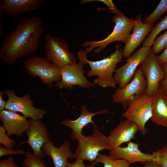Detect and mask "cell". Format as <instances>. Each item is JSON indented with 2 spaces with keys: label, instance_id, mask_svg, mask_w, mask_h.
I'll return each mask as SVG.
<instances>
[{
  "label": "cell",
  "instance_id": "6da1fadb",
  "mask_svg": "<svg viewBox=\"0 0 167 167\" xmlns=\"http://www.w3.org/2000/svg\"><path fill=\"white\" fill-rule=\"evenodd\" d=\"M43 30L42 20L38 16L20 20L2 40L1 60L6 65H12L18 59L33 53L39 46Z\"/></svg>",
  "mask_w": 167,
  "mask_h": 167
},
{
  "label": "cell",
  "instance_id": "7a4b0ae2",
  "mask_svg": "<svg viewBox=\"0 0 167 167\" xmlns=\"http://www.w3.org/2000/svg\"><path fill=\"white\" fill-rule=\"evenodd\" d=\"M120 45H115V52L107 57L96 61H92L87 59L86 53L80 49L78 51L79 58L82 59L85 63H88L90 67L87 76L89 77H97L93 80L96 85H98L102 88H114L117 84L113 75L117 66V64L121 62L123 58L122 49Z\"/></svg>",
  "mask_w": 167,
  "mask_h": 167
},
{
  "label": "cell",
  "instance_id": "3957f363",
  "mask_svg": "<svg viewBox=\"0 0 167 167\" xmlns=\"http://www.w3.org/2000/svg\"><path fill=\"white\" fill-rule=\"evenodd\" d=\"M112 20L115 25L113 31L107 37L101 41H87L81 44L82 47L88 46L84 50L87 54L90 53L93 49L94 53H98L114 42L119 41L126 44L131 31L133 29L135 19L127 18L120 11L113 16Z\"/></svg>",
  "mask_w": 167,
  "mask_h": 167
},
{
  "label": "cell",
  "instance_id": "277c9868",
  "mask_svg": "<svg viewBox=\"0 0 167 167\" xmlns=\"http://www.w3.org/2000/svg\"><path fill=\"white\" fill-rule=\"evenodd\" d=\"M93 131L90 135L83 137L78 141V145L74 153V159H79L89 162L87 167H93L94 162L100 152L104 149L111 150L108 137L101 133L95 124L93 125Z\"/></svg>",
  "mask_w": 167,
  "mask_h": 167
},
{
  "label": "cell",
  "instance_id": "5b68a950",
  "mask_svg": "<svg viewBox=\"0 0 167 167\" xmlns=\"http://www.w3.org/2000/svg\"><path fill=\"white\" fill-rule=\"evenodd\" d=\"M152 100L153 96L146 93L134 95L130 99L127 108L122 115L135 124L143 135L148 131L145 125L152 116Z\"/></svg>",
  "mask_w": 167,
  "mask_h": 167
},
{
  "label": "cell",
  "instance_id": "8992f818",
  "mask_svg": "<svg viewBox=\"0 0 167 167\" xmlns=\"http://www.w3.org/2000/svg\"><path fill=\"white\" fill-rule=\"evenodd\" d=\"M67 41L48 33L45 36L44 50L46 57L56 67L75 64L77 59L68 50Z\"/></svg>",
  "mask_w": 167,
  "mask_h": 167
},
{
  "label": "cell",
  "instance_id": "52a82bcc",
  "mask_svg": "<svg viewBox=\"0 0 167 167\" xmlns=\"http://www.w3.org/2000/svg\"><path fill=\"white\" fill-rule=\"evenodd\" d=\"M24 66L29 76L39 77L50 89L52 88L54 82L61 79L60 69L55 67L46 57H31L24 61Z\"/></svg>",
  "mask_w": 167,
  "mask_h": 167
},
{
  "label": "cell",
  "instance_id": "ba28073f",
  "mask_svg": "<svg viewBox=\"0 0 167 167\" xmlns=\"http://www.w3.org/2000/svg\"><path fill=\"white\" fill-rule=\"evenodd\" d=\"M4 91L8 97L5 109L20 113L27 118L35 120L44 118V115L46 113V110L35 107L34 101L29 93L26 94L22 97H19L15 95L14 89H5Z\"/></svg>",
  "mask_w": 167,
  "mask_h": 167
},
{
  "label": "cell",
  "instance_id": "9c48e42d",
  "mask_svg": "<svg viewBox=\"0 0 167 167\" xmlns=\"http://www.w3.org/2000/svg\"><path fill=\"white\" fill-rule=\"evenodd\" d=\"M79 59V63L68 65L60 69L61 79L55 83V87L72 90L73 86L76 85L86 89L96 85L84 76L83 68L86 63L82 59Z\"/></svg>",
  "mask_w": 167,
  "mask_h": 167
},
{
  "label": "cell",
  "instance_id": "30bf717a",
  "mask_svg": "<svg viewBox=\"0 0 167 167\" xmlns=\"http://www.w3.org/2000/svg\"><path fill=\"white\" fill-rule=\"evenodd\" d=\"M29 125L25 133L28 136L26 141H22L17 147L28 143L33 150V154L38 158L42 159L45 154L42 148L46 143L51 140L47 128L41 120L29 119Z\"/></svg>",
  "mask_w": 167,
  "mask_h": 167
},
{
  "label": "cell",
  "instance_id": "8fae6325",
  "mask_svg": "<svg viewBox=\"0 0 167 167\" xmlns=\"http://www.w3.org/2000/svg\"><path fill=\"white\" fill-rule=\"evenodd\" d=\"M147 82L140 67H138L131 81L122 88H118L111 95L112 103H120L126 110L131 98L146 93Z\"/></svg>",
  "mask_w": 167,
  "mask_h": 167
},
{
  "label": "cell",
  "instance_id": "7c38bea8",
  "mask_svg": "<svg viewBox=\"0 0 167 167\" xmlns=\"http://www.w3.org/2000/svg\"><path fill=\"white\" fill-rule=\"evenodd\" d=\"M151 51L150 47L143 46L127 59L124 65L116 70L113 77L119 88H123L131 81L138 66L142 64Z\"/></svg>",
  "mask_w": 167,
  "mask_h": 167
},
{
  "label": "cell",
  "instance_id": "4fadbf2b",
  "mask_svg": "<svg viewBox=\"0 0 167 167\" xmlns=\"http://www.w3.org/2000/svg\"><path fill=\"white\" fill-rule=\"evenodd\" d=\"M157 57L151 50L140 66L146 81V93L150 96H153L157 92L161 81L165 77Z\"/></svg>",
  "mask_w": 167,
  "mask_h": 167
},
{
  "label": "cell",
  "instance_id": "5bb4252c",
  "mask_svg": "<svg viewBox=\"0 0 167 167\" xmlns=\"http://www.w3.org/2000/svg\"><path fill=\"white\" fill-rule=\"evenodd\" d=\"M139 144L129 141L126 147H118L109 151V155L127 161L130 164L137 162L143 163L153 161L158 162L157 154L156 151L152 153L142 152L139 148Z\"/></svg>",
  "mask_w": 167,
  "mask_h": 167
},
{
  "label": "cell",
  "instance_id": "9a60e30c",
  "mask_svg": "<svg viewBox=\"0 0 167 167\" xmlns=\"http://www.w3.org/2000/svg\"><path fill=\"white\" fill-rule=\"evenodd\" d=\"M45 0H2L0 1V15L15 16L31 14L42 7Z\"/></svg>",
  "mask_w": 167,
  "mask_h": 167
},
{
  "label": "cell",
  "instance_id": "2e32d148",
  "mask_svg": "<svg viewBox=\"0 0 167 167\" xmlns=\"http://www.w3.org/2000/svg\"><path fill=\"white\" fill-rule=\"evenodd\" d=\"M81 113L78 118L75 120L67 119L62 120L61 124L69 127L72 130L71 135V139L72 140L78 141L83 136L82 131L83 128L89 124H95L92 120V117L96 115L104 114L108 112L107 109H104L95 112H91L87 109L86 106L82 105L80 108Z\"/></svg>",
  "mask_w": 167,
  "mask_h": 167
},
{
  "label": "cell",
  "instance_id": "e0dca14e",
  "mask_svg": "<svg viewBox=\"0 0 167 167\" xmlns=\"http://www.w3.org/2000/svg\"><path fill=\"white\" fill-rule=\"evenodd\" d=\"M152 24L144 23L142 21L141 16L138 15L135 19V24L132 34L122 50L123 58H128L145 37L148 35L153 29Z\"/></svg>",
  "mask_w": 167,
  "mask_h": 167
},
{
  "label": "cell",
  "instance_id": "ac0fdd59",
  "mask_svg": "<svg viewBox=\"0 0 167 167\" xmlns=\"http://www.w3.org/2000/svg\"><path fill=\"white\" fill-rule=\"evenodd\" d=\"M138 131L137 126L133 122L127 119L121 121L107 136L111 149L134 139Z\"/></svg>",
  "mask_w": 167,
  "mask_h": 167
},
{
  "label": "cell",
  "instance_id": "d6986e66",
  "mask_svg": "<svg viewBox=\"0 0 167 167\" xmlns=\"http://www.w3.org/2000/svg\"><path fill=\"white\" fill-rule=\"evenodd\" d=\"M0 120L9 136L14 135L18 137L22 136L28 126L27 118L19 113L6 109L0 112Z\"/></svg>",
  "mask_w": 167,
  "mask_h": 167
},
{
  "label": "cell",
  "instance_id": "ffe728a7",
  "mask_svg": "<svg viewBox=\"0 0 167 167\" xmlns=\"http://www.w3.org/2000/svg\"><path fill=\"white\" fill-rule=\"evenodd\" d=\"M42 149L45 154L51 158L55 167H67L68 159H74V154L70 149V142L67 140L58 148L50 141L44 145Z\"/></svg>",
  "mask_w": 167,
  "mask_h": 167
},
{
  "label": "cell",
  "instance_id": "44dd1931",
  "mask_svg": "<svg viewBox=\"0 0 167 167\" xmlns=\"http://www.w3.org/2000/svg\"><path fill=\"white\" fill-rule=\"evenodd\" d=\"M152 96V115L150 119L157 125L167 127V95L160 87Z\"/></svg>",
  "mask_w": 167,
  "mask_h": 167
},
{
  "label": "cell",
  "instance_id": "7402d4cb",
  "mask_svg": "<svg viewBox=\"0 0 167 167\" xmlns=\"http://www.w3.org/2000/svg\"><path fill=\"white\" fill-rule=\"evenodd\" d=\"M98 163L103 164V167H130V164L126 161L101 153L94 162L93 167Z\"/></svg>",
  "mask_w": 167,
  "mask_h": 167
},
{
  "label": "cell",
  "instance_id": "603a6c76",
  "mask_svg": "<svg viewBox=\"0 0 167 167\" xmlns=\"http://www.w3.org/2000/svg\"><path fill=\"white\" fill-rule=\"evenodd\" d=\"M167 29V16L162 19L153 28L150 33L143 41V46H147L151 48L157 35L162 30Z\"/></svg>",
  "mask_w": 167,
  "mask_h": 167
},
{
  "label": "cell",
  "instance_id": "cb8c5ba5",
  "mask_svg": "<svg viewBox=\"0 0 167 167\" xmlns=\"http://www.w3.org/2000/svg\"><path fill=\"white\" fill-rule=\"evenodd\" d=\"M167 11V0H161L154 10L144 19L143 23L153 24Z\"/></svg>",
  "mask_w": 167,
  "mask_h": 167
},
{
  "label": "cell",
  "instance_id": "d4e9b609",
  "mask_svg": "<svg viewBox=\"0 0 167 167\" xmlns=\"http://www.w3.org/2000/svg\"><path fill=\"white\" fill-rule=\"evenodd\" d=\"M23 167H47L42 159L35 156L30 151L27 152L22 162Z\"/></svg>",
  "mask_w": 167,
  "mask_h": 167
},
{
  "label": "cell",
  "instance_id": "484cf974",
  "mask_svg": "<svg viewBox=\"0 0 167 167\" xmlns=\"http://www.w3.org/2000/svg\"><path fill=\"white\" fill-rule=\"evenodd\" d=\"M167 46V30L157 37L153 44L151 50L154 54H157L164 49Z\"/></svg>",
  "mask_w": 167,
  "mask_h": 167
},
{
  "label": "cell",
  "instance_id": "4316f807",
  "mask_svg": "<svg viewBox=\"0 0 167 167\" xmlns=\"http://www.w3.org/2000/svg\"><path fill=\"white\" fill-rule=\"evenodd\" d=\"M6 131L4 127L0 125V143L5 147L13 149L16 144L15 141L10 138L9 136L6 133Z\"/></svg>",
  "mask_w": 167,
  "mask_h": 167
},
{
  "label": "cell",
  "instance_id": "83f0119b",
  "mask_svg": "<svg viewBox=\"0 0 167 167\" xmlns=\"http://www.w3.org/2000/svg\"><path fill=\"white\" fill-rule=\"evenodd\" d=\"M156 152L157 154L158 163L161 167H167V144Z\"/></svg>",
  "mask_w": 167,
  "mask_h": 167
},
{
  "label": "cell",
  "instance_id": "f1b7e54d",
  "mask_svg": "<svg viewBox=\"0 0 167 167\" xmlns=\"http://www.w3.org/2000/svg\"><path fill=\"white\" fill-rule=\"evenodd\" d=\"M26 152L23 149H14L5 147L2 145H0V157L10 155H22Z\"/></svg>",
  "mask_w": 167,
  "mask_h": 167
},
{
  "label": "cell",
  "instance_id": "f546056e",
  "mask_svg": "<svg viewBox=\"0 0 167 167\" xmlns=\"http://www.w3.org/2000/svg\"><path fill=\"white\" fill-rule=\"evenodd\" d=\"M93 1H98L102 2L105 4L108 7L109 11L114 15L119 13L120 11L115 6L111 0H81V4Z\"/></svg>",
  "mask_w": 167,
  "mask_h": 167
},
{
  "label": "cell",
  "instance_id": "4dcf8cb0",
  "mask_svg": "<svg viewBox=\"0 0 167 167\" xmlns=\"http://www.w3.org/2000/svg\"><path fill=\"white\" fill-rule=\"evenodd\" d=\"M165 74V78L160 83V87L167 95V62L161 64Z\"/></svg>",
  "mask_w": 167,
  "mask_h": 167
},
{
  "label": "cell",
  "instance_id": "1f68e13d",
  "mask_svg": "<svg viewBox=\"0 0 167 167\" xmlns=\"http://www.w3.org/2000/svg\"><path fill=\"white\" fill-rule=\"evenodd\" d=\"M0 167H19L15 163L14 158L10 156L7 159L0 161Z\"/></svg>",
  "mask_w": 167,
  "mask_h": 167
},
{
  "label": "cell",
  "instance_id": "d6a6232c",
  "mask_svg": "<svg viewBox=\"0 0 167 167\" xmlns=\"http://www.w3.org/2000/svg\"><path fill=\"white\" fill-rule=\"evenodd\" d=\"M74 163L68 162L67 167H87L84 162V161L79 159H76Z\"/></svg>",
  "mask_w": 167,
  "mask_h": 167
},
{
  "label": "cell",
  "instance_id": "836d02e7",
  "mask_svg": "<svg viewBox=\"0 0 167 167\" xmlns=\"http://www.w3.org/2000/svg\"><path fill=\"white\" fill-rule=\"evenodd\" d=\"M159 63L161 64L167 62V46L161 54L157 57Z\"/></svg>",
  "mask_w": 167,
  "mask_h": 167
},
{
  "label": "cell",
  "instance_id": "e575fe53",
  "mask_svg": "<svg viewBox=\"0 0 167 167\" xmlns=\"http://www.w3.org/2000/svg\"><path fill=\"white\" fill-rule=\"evenodd\" d=\"M143 163V166L142 167H161L159 163L155 161H147Z\"/></svg>",
  "mask_w": 167,
  "mask_h": 167
},
{
  "label": "cell",
  "instance_id": "d590c367",
  "mask_svg": "<svg viewBox=\"0 0 167 167\" xmlns=\"http://www.w3.org/2000/svg\"><path fill=\"white\" fill-rule=\"evenodd\" d=\"M5 94L4 91L0 90V112L5 109V107L6 104V101L2 99V95Z\"/></svg>",
  "mask_w": 167,
  "mask_h": 167
},
{
  "label": "cell",
  "instance_id": "8d00e7d4",
  "mask_svg": "<svg viewBox=\"0 0 167 167\" xmlns=\"http://www.w3.org/2000/svg\"><path fill=\"white\" fill-rule=\"evenodd\" d=\"M4 21L3 19L0 18V36H1L4 32Z\"/></svg>",
  "mask_w": 167,
  "mask_h": 167
}]
</instances>
